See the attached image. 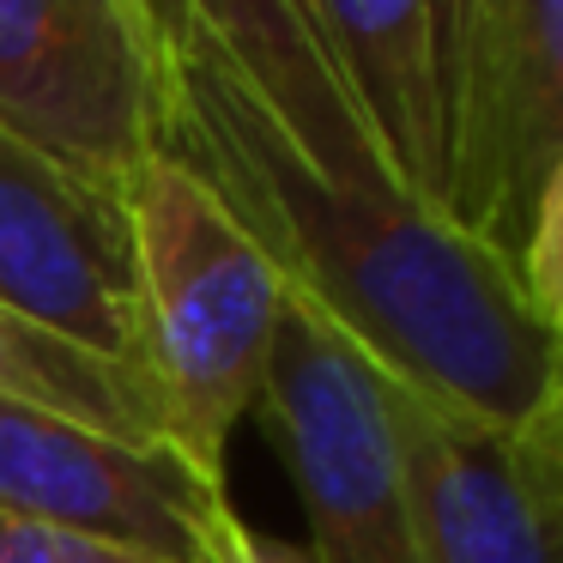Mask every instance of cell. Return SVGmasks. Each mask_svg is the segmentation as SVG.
Masks as SVG:
<instances>
[{
    "label": "cell",
    "mask_w": 563,
    "mask_h": 563,
    "mask_svg": "<svg viewBox=\"0 0 563 563\" xmlns=\"http://www.w3.org/2000/svg\"><path fill=\"white\" fill-rule=\"evenodd\" d=\"M382 400L430 563H563V437L545 412L490 424L388 369Z\"/></svg>",
    "instance_id": "cell-5"
},
{
    "label": "cell",
    "mask_w": 563,
    "mask_h": 563,
    "mask_svg": "<svg viewBox=\"0 0 563 563\" xmlns=\"http://www.w3.org/2000/svg\"><path fill=\"white\" fill-rule=\"evenodd\" d=\"M200 563H321V558H316L309 545H297V539H279V533H261V527H249L243 515L224 503V509L212 515V527H207Z\"/></svg>",
    "instance_id": "cell-13"
},
{
    "label": "cell",
    "mask_w": 563,
    "mask_h": 563,
    "mask_svg": "<svg viewBox=\"0 0 563 563\" xmlns=\"http://www.w3.org/2000/svg\"><path fill=\"white\" fill-rule=\"evenodd\" d=\"M158 146L406 388L490 424L551 406L558 333L394 170L303 0H158Z\"/></svg>",
    "instance_id": "cell-1"
},
{
    "label": "cell",
    "mask_w": 563,
    "mask_h": 563,
    "mask_svg": "<svg viewBox=\"0 0 563 563\" xmlns=\"http://www.w3.org/2000/svg\"><path fill=\"white\" fill-rule=\"evenodd\" d=\"M303 7L394 170L430 207H442V115L430 79L424 0H303Z\"/></svg>",
    "instance_id": "cell-9"
},
{
    "label": "cell",
    "mask_w": 563,
    "mask_h": 563,
    "mask_svg": "<svg viewBox=\"0 0 563 563\" xmlns=\"http://www.w3.org/2000/svg\"><path fill=\"white\" fill-rule=\"evenodd\" d=\"M0 303L134 369V236L122 195L0 134Z\"/></svg>",
    "instance_id": "cell-8"
},
{
    "label": "cell",
    "mask_w": 563,
    "mask_h": 563,
    "mask_svg": "<svg viewBox=\"0 0 563 563\" xmlns=\"http://www.w3.org/2000/svg\"><path fill=\"white\" fill-rule=\"evenodd\" d=\"M563 164V0H478L449 146V212L515 267Z\"/></svg>",
    "instance_id": "cell-6"
},
{
    "label": "cell",
    "mask_w": 563,
    "mask_h": 563,
    "mask_svg": "<svg viewBox=\"0 0 563 563\" xmlns=\"http://www.w3.org/2000/svg\"><path fill=\"white\" fill-rule=\"evenodd\" d=\"M122 207L134 236V369L170 449L224 485V449L261 400L291 285L164 146L134 170Z\"/></svg>",
    "instance_id": "cell-2"
},
{
    "label": "cell",
    "mask_w": 563,
    "mask_h": 563,
    "mask_svg": "<svg viewBox=\"0 0 563 563\" xmlns=\"http://www.w3.org/2000/svg\"><path fill=\"white\" fill-rule=\"evenodd\" d=\"M0 134L128 200L158 152V31L128 0H0Z\"/></svg>",
    "instance_id": "cell-4"
},
{
    "label": "cell",
    "mask_w": 563,
    "mask_h": 563,
    "mask_svg": "<svg viewBox=\"0 0 563 563\" xmlns=\"http://www.w3.org/2000/svg\"><path fill=\"white\" fill-rule=\"evenodd\" d=\"M0 563H170V558L140 551V545H115V539H86V533H62V527L0 515Z\"/></svg>",
    "instance_id": "cell-12"
},
{
    "label": "cell",
    "mask_w": 563,
    "mask_h": 563,
    "mask_svg": "<svg viewBox=\"0 0 563 563\" xmlns=\"http://www.w3.org/2000/svg\"><path fill=\"white\" fill-rule=\"evenodd\" d=\"M224 485L164 442H128L37 406L0 400V515L200 563Z\"/></svg>",
    "instance_id": "cell-7"
},
{
    "label": "cell",
    "mask_w": 563,
    "mask_h": 563,
    "mask_svg": "<svg viewBox=\"0 0 563 563\" xmlns=\"http://www.w3.org/2000/svg\"><path fill=\"white\" fill-rule=\"evenodd\" d=\"M545 418L558 424V437H563V357H558V382H551V406H545Z\"/></svg>",
    "instance_id": "cell-14"
},
{
    "label": "cell",
    "mask_w": 563,
    "mask_h": 563,
    "mask_svg": "<svg viewBox=\"0 0 563 563\" xmlns=\"http://www.w3.org/2000/svg\"><path fill=\"white\" fill-rule=\"evenodd\" d=\"M128 7H134V13H140V19H146V25H152V31H158V0H128Z\"/></svg>",
    "instance_id": "cell-15"
},
{
    "label": "cell",
    "mask_w": 563,
    "mask_h": 563,
    "mask_svg": "<svg viewBox=\"0 0 563 563\" xmlns=\"http://www.w3.org/2000/svg\"><path fill=\"white\" fill-rule=\"evenodd\" d=\"M515 279H521L533 316L558 333L563 345V164L551 170L545 195L533 207V224H527V243L515 255Z\"/></svg>",
    "instance_id": "cell-11"
},
{
    "label": "cell",
    "mask_w": 563,
    "mask_h": 563,
    "mask_svg": "<svg viewBox=\"0 0 563 563\" xmlns=\"http://www.w3.org/2000/svg\"><path fill=\"white\" fill-rule=\"evenodd\" d=\"M255 418L303 497L321 563H430L376 357L303 297L285 303Z\"/></svg>",
    "instance_id": "cell-3"
},
{
    "label": "cell",
    "mask_w": 563,
    "mask_h": 563,
    "mask_svg": "<svg viewBox=\"0 0 563 563\" xmlns=\"http://www.w3.org/2000/svg\"><path fill=\"white\" fill-rule=\"evenodd\" d=\"M0 400L37 406V412L74 418V424L110 430V437L128 442H164L170 449L164 412L152 400V388L140 382V369L86 352V345L13 316L7 303H0Z\"/></svg>",
    "instance_id": "cell-10"
}]
</instances>
